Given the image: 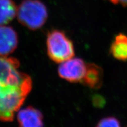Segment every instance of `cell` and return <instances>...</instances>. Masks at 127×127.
<instances>
[{"mask_svg": "<svg viewBox=\"0 0 127 127\" xmlns=\"http://www.w3.org/2000/svg\"><path fill=\"white\" fill-rule=\"evenodd\" d=\"M31 77L20 72L17 75L0 79V121L11 122L32 90Z\"/></svg>", "mask_w": 127, "mask_h": 127, "instance_id": "1", "label": "cell"}, {"mask_svg": "<svg viewBox=\"0 0 127 127\" xmlns=\"http://www.w3.org/2000/svg\"><path fill=\"white\" fill-rule=\"evenodd\" d=\"M17 32L11 27L0 25V55L8 56L12 53L18 45Z\"/></svg>", "mask_w": 127, "mask_h": 127, "instance_id": "5", "label": "cell"}, {"mask_svg": "<svg viewBox=\"0 0 127 127\" xmlns=\"http://www.w3.org/2000/svg\"><path fill=\"white\" fill-rule=\"evenodd\" d=\"M20 64L13 57L0 55V79L8 78L18 74Z\"/></svg>", "mask_w": 127, "mask_h": 127, "instance_id": "9", "label": "cell"}, {"mask_svg": "<svg viewBox=\"0 0 127 127\" xmlns=\"http://www.w3.org/2000/svg\"><path fill=\"white\" fill-rule=\"evenodd\" d=\"M17 10L12 0H0V25L10 23L17 14Z\"/></svg>", "mask_w": 127, "mask_h": 127, "instance_id": "10", "label": "cell"}, {"mask_svg": "<svg viewBox=\"0 0 127 127\" xmlns=\"http://www.w3.org/2000/svg\"><path fill=\"white\" fill-rule=\"evenodd\" d=\"M87 69V64L81 58H73L60 63L58 75L61 78L72 83L81 82Z\"/></svg>", "mask_w": 127, "mask_h": 127, "instance_id": "4", "label": "cell"}, {"mask_svg": "<svg viewBox=\"0 0 127 127\" xmlns=\"http://www.w3.org/2000/svg\"><path fill=\"white\" fill-rule=\"evenodd\" d=\"M109 52L116 60L120 61H127V35L120 33L115 36L111 44Z\"/></svg>", "mask_w": 127, "mask_h": 127, "instance_id": "8", "label": "cell"}, {"mask_svg": "<svg viewBox=\"0 0 127 127\" xmlns=\"http://www.w3.org/2000/svg\"><path fill=\"white\" fill-rule=\"evenodd\" d=\"M112 4L117 5L120 4L124 7H127V0H108Z\"/></svg>", "mask_w": 127, "mask_h": 127, "instance_id": "12", "label": "cell"}, {"mask_svg": "<svg viewBox=\"0 0 127 127\" xmlns=\"http://www.w3.org/2000/svg\"><path fill=\"white\" fill-rule=\"evenodd\" d=\"M43 115L38 109L27 107L17 114L19 127H44Z\"/></svg>", "mask_w": 127, "mask_h": 127, "instance_id": "6", "label": "cell"}, {"mask_svg": "<svg viewBox=\"0 0 127 127\" xmlns=\"http://www.w3.org/2000/svg\"><path fill=\"white\" fill-rule=\"evenodd\" d=\"M96 127H121L120 122L114 117H107L101 119Z\"/></svg>", "mask_w": 127, "mask_h": 127, "instance_id": "11", "label": "cell"}, {"mask_svg": "<svg viewBox=\"0 0 127 127\" xmlns=\"http://www.w3.org/2000/svg\"><path fill=\"white\" fill-rule=\"evenodd\" d=\"M104 81V71L101 66L94 63L87 64V69L81 83L88 88L98 90Z\"/></svg>", "mask_w": 127, "mask_h": 127, "instance_id": "7", "label": "cell"}, {"mask_svg": "<svg viewBox=\"0 0 127 127\" xmlns=\"http://www.w3.org/2000/svg\"><path fill=\"white\" fill-rule=\"evenodd\" d=\"M17 18L21 24L31 30L42 27L48 18V11L39 0H24L17 10Z\"/></svg>", "mask_w": 127, "mask_h": 127, "instance_id": "2", "label": "cell"}, {"mask_svg": "<svg viewBox=\"0 0 127 127\" xmlns=\"http://www.w3.org/2000/svg\"><path fill=\"white\" fill-rule=\"evenodd\" d=\"M47 48L49 58L56 63H63L75 55L72 41L61 30H54L48 33Z\"/></svg>", "mask_w": 127, "mask_h": 127, "instance_id": "3", "label": "cell"}]
</instances>
